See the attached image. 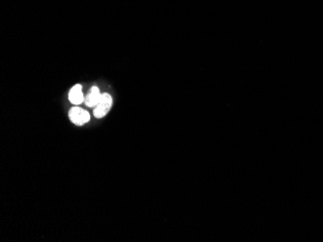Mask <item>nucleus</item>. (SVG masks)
Masks as SVG:
<instances>
[{"label": "nucleus", "mask_w": 323, "mask_h": 242, "mask_svg": "<svg viewBox=\"0 0 323 242\" xmlns=\"http://www.w3.org/2000/svg\"><path fill=\"white\" fill-rule=\"evenodd\" d=\"M111 106H112V99L110 95L108 93L102 94L99 104L94 108V111H93L94 116L98 119L105 117L108 114Z\"/></svg>", "instance_id": "f257e3e1"}, {"label": "nucleus", "mask_w": 323, "mask_h": 242, "mask_svg": "<svg viewBox=\"0 0 323 242\" xmlns=\"http://www.w3.org/2000/svg\"><path fill=\"white\" fill-rule=\"evenodd\" d=\"M69 118L72 123L77 126H82L85 123L89 122L90 114L80 108H73L69 111Z\"/></svg>", "instance_id": "f03ea898"}, {"label": "nucleus", "mask_w": 323, "mask_h": 242, "mask_svg": "<svg viewBox=\"0 0 323 242\" xmlns=\"http://www.w3.org/2000/svg\"><path fill=\"white\" fill-rule=\"evenodd\" d=\"M101 97H102V94L100 93V89L96 86H93L89 90L87 96L85 97L84 104L88 108H95L99 104Z\"/></svg>", "instance_id": "7ed1b4c3"}, {"label": "nucleus", "mask_w": 323, "mask_h": 242, "mask_svg": "<svg viewBox=\"0 0 323 242\" xmlns=\"http://www.w3.org/2000/svg\"><path fill=\"white\" fill-rule=\"evenodd\" d=\"M85 98L82 94V90H81V85L77 84L75 85L69 92V101L71 104L75 105V106H79L84 102Z\"/></svg>", "instance_id": "20e7f679"}]
</instances>
